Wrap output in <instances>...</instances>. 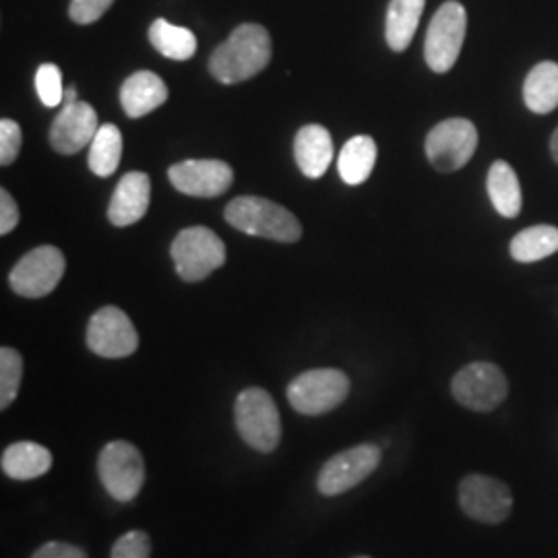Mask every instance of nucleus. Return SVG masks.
Segmentation results:
<instances>
[{"label":"nucleus","instance_id":"2f4dec72","mask_svg":"<svg viewBox=\"0 0 558 558\" xmlns=\"http://www.w3.org/2000/svg\"><path fill=\"white\" fill-rule=\"evenodd\" d=\"M32 558H87V555L80 546L52 539V542H46L44 546H40Z\"/></svg>","mask_w":558,"mask_h":558},{"label":"nucleus","instance_id":"5701e85b","mask_svg":"<svg viewBox=\"0 0 558 558\" xmlns=\"http://www.w3.org/2000/svg\"><path fill=\"white\" fill-rule=\"evenodd\" d=\"M377 163V143L368 135L352 137L339 151L338 172L350 186L362 184L373 174Z\"/></svg>","mask_w":558,"mask_h":558},{"label":"nucleus","instance_id":"0eeeda50","mask_svg":"<svg viewBox=\"0 0 558 558\" xmlns=\"http://www.w3.org/2000/svg\"><path fill=\"white\" fill-rule=\"evenodd\" d=\"M468 29V13L461 2L449 0L435 13L426 32L424 59L435 73H447L458 62Z\"/></svg>","mask_w":558,"mask_h":558},{"label":"nucleus","instance_id":"72a5a7b5","mask_svg":"<svg viewBox=\"0 0 558 558\" xmlns=\"http://www.w3.org/2000/svg\"><path fill=\"white\" fill-rule=\"evenodd\" d=\"M550 156L558 163V129L553 133V137H550Z\"/></svg>","mask_w":558,"mask_h":558},{"label":"nucleus","instance_id":"412c9836","mask_svg":"<svg viewBox=\"0 0 558 558\" xmlns=\"http://www.w3.org/2000/svg\"><path fill=\"white\" fill-rule=\"evenodd\" d=\"M486 189H488V197L493 201L495 209L502 218H507V220L518 218L521 205H523V195H521L518 174L511 163H507L505 160L495 161L488 170Z\"/></svg>","mask_w":558,"mask_h":558},{"label":"nucleus","instance_id":"f257e3e1","mask_svg":"<svg viewBox=\"0 0 558 558\" xmlns=\"http://www.w3.org/2000/svg\"><path fill=\"white\" fill-rule=\"evenodd\" d=\"M271 60V36L257 23H242L216 48L209 71L226 85L253 80Z\"/></svg>","mask_w":558,"mask_h":558},{"label":"nucleus","instance_id":"4468645a","mask_svg":"<svg viewBox=\"0 0 558 558\" xmlns=\"http://www.w3.org/2000/svg\"><path fill=\"white\" fill-rule=\"evenodd\" d=\"M168 177L182 195L201 199L220 197L234 182L232 168L221 160L180 161L168 170Z\"/></svg>","mask_w":558,"mask_h":558},{"label":"nucleus","instance_id":"f3484780","mask_svg":"<svg viewBox=\"0 0 558 558\" xmlns=\"http://www.w3.org/2000/svg\"><path fill=\"white\" fill-rule=\"evenodd\" d=\"M168 100V87L166 83L151 71L133 73L129 80L122 83L120 89V104L129 119H141L149 112L158 110L161 104Z\"/></svg>","mask_w":558,"mask_h":558},{"label":"nucleus","instance_id":"cd10ccee","mask_svg":"<svg viewBox=\"0 0 558 558\" xmlns=\"http://www.w3.org/2000/svg\"><path fill=\"white\" fill-rule=\"evenodd\" d=\"M36 89H38V96L46 108H57L64 101L62 73L57 64H52V62L41 64L38 75H36Z\"/></svg>","mask_w":558,"mask_h":558},{"label":"nucleus","instance_id":"a878e982","mask_svg":"<svg viewBox=\"0 0 558 558\" xmlns=\"http://www.w3.org/2000/svg\"><path fill=\"white\" fill-rule=\"evenodd\" d=\"M120 158H122V133L117 124H100L96 137L89 145V170L100 177L108 179L119 170Z\"/></svg>","mask_w":558,"mask_h":558},{"label":"nucleus","instance_id":"c756f323","mask_svg":"<svg viewBox=\"0 0 558 558\" xmlns=\"http://www.w3.org/2000/svg\"><path fill=\"white\" fill-rule=\"evenodd\" d=\"M23 133L15 120H0V163L11 166L20 156Z\"/></svg>","mask_w":558,"mask_h":558},{"label":"nucleus","instance_id":"f8f14e48","mask_svg":"<svg viewBox=\"0 0 558 558\" xmlns=\"http://www.w3.org/2000/svg\"><path fill=\"white\" fill-rule=\"evenodd\" d=\"M459 505L468 518L497 525L511 515L513 495L511 488L500 480L470 474L459 484Z\"/></svg>","mask_w":558,"mask_h":558},{"label":"nucleus","instance_id":"f704fd0d","mask_svg":"<svg viewBox=\"0 0 558 558\" xmlns=\"http://www.w3.org/2000/svg\"><path fill=\"white\" fill-rule=\"evenodd\" d=\"M73 101L77 100V89L75 87H69V89H64V101H62V106L64 104H73Z\"/></svg>","mask_w":558,"mask_h":558},{"label":"nucleus","instance_id":"dca6fc26","mask_svg":"<svg viewBox=\"0 0 558 558\" xmlns=\"http://www.w3.org/2000/svg\"><path fill=\"white\" fill-rule=\"evenodd\" d=\"M151 201V180L145 172H129L120 179L119 186L108 205V220L117 228L133 226L147 214Z\"/></svg>","mask_w":558,"mask_h":558},{"label":"nucleus","instance_id":"39448f33","mask_svg":"<svg viewBox=\"0 0 558 558\" xmlns=\"http://www.w3.org/2000/svg\"><path fill=\"white\" fill-rule=\"evenodd\" d=\"M350 393V379L338 368H315L288 385L290 405L304 416H320L341 405Z\"/></svg>","mask_w":558,"mask_h":558},{"label":"nucleus","instance_id":"9b49d317","mask_svg":"<svg viewBox=\"0 0 558 558\" xmlns=\"http://www.w3.org/2000/svg\"><path fill=\"white\" fill-rule=\"evenodd\" d=\"M64 255L57 246L44 244L23 255L13 267L9 283L23 299L48 296L64 276Z\"/></svg>","mask_w":558,"mask_h":558},{"label":"nucleus","instance_id":"9d476101","mask_svg":"<svg viewBox=\"0 0 558 558\" xmlns=\"http://www.w3.org/2000/svg\"><path fill=\"white\" fill-rule=\"evenodd\" d=\"M380 458H383L380 447L375 442H362L333 456L320 468L319 478H317L320 495L338 497L352 490L379 468Z\"/></svg>","mask_w":558,"mask_h":558},{"label":"nucleus","instance_id":"4be33fe9","mask_svg":"<svg viewBox=\"0 0 558 558\" xmlns=\"http://www.w3.org/2000/svg\"><path fill=\"white\" fill-rule=\"evenodd\" d=\"M426 0H391L387 9L385 38L393 52H403L416 36Z\"/></svg>","mask_w":558,"mask_h":558},{"label":"nucleus","instance_id":"bb28decb","mask_svg":"<svg viewBox=\"0 0 558 558\" xmlns=\"http://www.w3.org/2000/svg\"><path fill=\"white\" fill-rule=\"evenodd\" d=\"M23 359L20 352L4 345L0 350V410H7L20 393Z\"/></svg>","mask_w":558,"mask_h":558},{"label":"nucleus","instance_id":"a211bd4d","mask_svg":"<svg viewBox=\"0 0 558 558\" xmlns=\"http://www.w3.org/2000/svg\"><path fill=\"white\" fill-rule=\"evenodd\" d=\"M294 158L300 172L308 179H320L333 160V140L320 124H306L296 133Z\"/></svg>","mask_w":558,"mask_h":558},{"label":"nucleus","instance_id":"423d86ee","mask_svg":"<svg viewBox=\"0 0 558 558\" xmlns=\"http://www.w3.org/2000/svg\"><path fill=\"white\" fill-rule=\"evenodd\" d=\"M98 476L106 493L119 502H131L145 482V463L140 449L129 440L106 442L98 456Z\"/></svg>","mask_w":558,"mask_h":558},{"label":"nucleus","instance_id":"b1692460","mask_svg":"<svg viewBox=\"0 0 558 558\" xmlns=\"http://www.w3.org/2000/svg\"><path fill=\"white\" fill-rule=\"evenodd\" d=\"M558 251V228L539 223L521 230L515 239L511 240L509 253L518 263H536L555 255Z\"/></svg>","mask_w":558,"mask_h":558},{"label":"nucleus","instance_id":"f03ea898","mask_svg":"<svg viewBox=\"0 0 558 558\" xmlns=\"http://www.w3.org/2000/svg\"><path fill=\"white\" fill-rule=\"evenodd\" d=\"M226 221L248 236L296 242L302 236V226L286 207L260 197H239L226 207Z\"/></svg>","mask_w":558,"mask_h":558},{"label":"nucleus","instance_id":"c85d7f7f","mask_svg":"<svg viewBox=\"0 0 558 558\" xmlns=\"http://www.w3.org/2000/svg\"><path fill=\"white\" fill-rule=\"evenodd\" d=\"M151 557V538L141 532V530H131L124 536H120L114 546L110 558H149Z\"/></svg>","mask_w":558,"mask_h":558},{"label":"nucleus","instance_id":"2eb2a0df","mask_svg":"<svg viewBox=\"0 0 558 558\" xmlns=\"http://www.w3.org/2000/svg\"><path fill=\"white\" fill-rule=\"evenodd\" d=\"M100 124L94 106L87 101H73L64 104L59 117L52 122L50 129V143L60 156L80 154L83 147L92 145Z\"/></svg>","mask_w":558,"mask_h":558},{"label":"nucleus","instance_id":"473e14b6","mask_svg":"<svg viewBox=\"0 0 558 558\" xmlns=\"http://www.w3.org/2000/svg\"><path fill=\"white\" fill-rule=\"evenodd\" d=\"M20 223V207L9 191H0V234L7 236Z\"/></svg>","mask_w":558,"mask_h":558},{"label":"nucleus","instance_id":"7ed1b4c3","mask_svg":"<svg viewBox=\"0 0 558 558\" xmlns=\"http://www.w3.org/2000/svg\"><path fill=\"white\" fill-rule=\"evenodd\" d=\"M236 430L242 440L260 453H271L281 440V418L274 398L260 389L248 387L240 391L234 403Z\"/></svg>","mask_w":558,"mask_h":558},{"label":"nucleus","instance_id":"6e6552de","mask_svg":"<svg viewBox=\"0 0 558 558\" xmlns=\"http://www.w3.org/2000/svg\"><path fill=\"white\" fill-rule=\"evenodd\" d=\"M424 147L428 161L437 172H458L476 154L478 129L468 119L442 120L430 129Z\"/></svg>","mask_w":558,"mask_h":558},{"label":"nucleus","instance_id":"7c9ffc66","mask_svg":"<svg viewBox=\"0 0 558 558\" xmlns=\"http://www.w3.org/2000/svg\"><path fill=\"white\" fill-rule=\"evenodd\" d=\"M114 0H73L69 15L80 25H89L104 17V13L112 7Z\"/></svg>","mask_w":558,"mask_h":558},{"label":"nucleus","instance_id":"ddd939ff","mask_svg":"<svg viewBox=\"0 0 558 558\" xmlns=\"http://www.w3.org/2000/svg\"><path fill=\"white\" fill-rule=\"evenodd\" d=\"M87 348L101 359H126L137 352L135 325L119 306H101L87 325Z\"/></svg>","mask_w":558,"mask_h":558},{"label":"nucleus","instance_id":"c9c22d12","mask_svg":"<svg viewBox=\"0 0 558 558\" xmlns=\"http://www.w3.org/2000/svg\"><path fill=\"white\" fill-rule=\"evenodd\" d=\"M354 558H371V557H354Z\"/></svg>","mask_w":558,"mask_h":558},{"label":"nucleus","instance_id":"6ab92c4d","mask_svg":"<svg viewBox=\"0 0 558 558\" xmlns=\"http://www.w3.org/2000/svg\"><path fill=\"white\" fill-rule=\"evenodd\" d=\"M0 468L9 478H40L52 468V453L38 442L20 440L2 451Z\"/></svg>","mask_w":558,"mask_h":558},{"label":"nucleus","instance_id":"20e7f679","mask_svg":"<svg viewBox=\"0 0 558 558\" xmlns=\"http://www.w3.org/2000/svg\"><path fill=\"white\" fill-rule=\"evenodd\" d=\"M170 253L177 265V274L189 283L209 278L226 263L223 240L205 226L182 230L172 242Z\"/></svg>","mask_w":558,"mask_h":558},{"label":"nucleus","instance_id":"aec40b11","mask_svg":"<svg viewBox=\"0 0 558 558\" xmlns=\"http://www.w3.org/2000/svg\"><path fill=\"white\" fill-rule=\"evenodd\" d=\"M523 101L534 114H550L558 108V64L544 60L536 64L523 83Z\"/></svg>","mask_w":558,"mask_h":558},{"label":"nucleus","instance_id":"393cba45","mask_svg":"<svg viewBox=\"0 0 558 558\" xmlns=\"http://www.w3.org/2000/svg\"><path fill=\"white\" fill-rule=\"evenodd\" d=\"M149 41L166 59L189 60L197 52L195 34L166 20H156L151 23Z\"/></svg>","mask_w":558,"mask_h":558},{"label":"nucleus","instance_id":"1a4fd4ad","mask_svg":"<svg viewBox=\"0 0 558 558\" xmlns=\"http://www.w3.org/2000/svg\"><path fill=\"white\" fill-rule=\"evenodd\" d=\"M451 393L474 412H493L509 396V380L493 362H472L451 380Z\"/></svg>","mask_w":558,"mask_h":558}]
</instances>
